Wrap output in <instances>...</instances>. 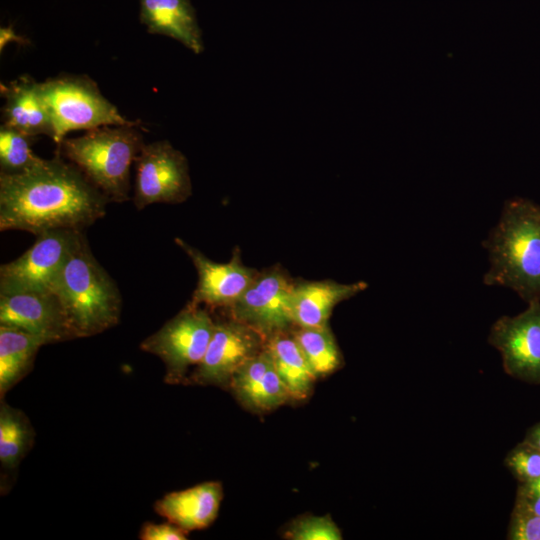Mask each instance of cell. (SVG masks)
<instances>
[{
  "label": "cell",
  "mask_w": 540,
  "mask_h": 540,
  "mask_svg": "<svg viewBox=\"0 0 540 540\" xmlns=\"http://www.w3.org/2000/svg\"><path fill=\"white\" fill-rule=\"evenodd\" d=\"M108 198L60 154L18 173H0V230L35 236L83 231L106 213Z\"/></svg>",
  "instance_id": "1"
},
{
  "label": "cell",
  "mask_w": 540,
  "mask_h": 540,
  "mask_svg": "<svg viewBox=\"0 0 540 540\" xmlns=\"http://www.w3.org/2000/svg\"><path fill=\"white\" fill-rule=\"evenodd\" d=\"M483 245L490 263L486 285L512 289L529 303L540 299V208L507 201Z\"/></svg>",
  "instance_id": "2"
},
{
  "label": "cell",
  "mask_w": 540,
  "mask_h": 540,
  "mask_svg": "<svg viewBox=\"0 0 540 540\" xmlns=\"http://www.w3.org/2000/svg\"><path fill=\"white\" fill-rule=\"evenodd\" d=\"M72 339L100 334L119 323V288L93 255L85 235L76 245L54 283Z\"/></svg>",
  "instance_id": "3"
},
{
  "label": "cell",
  "mask_w": 540,
  "mask_h": 540,
  "mask_svg": "<svg viewBox=\"0 0 540 540\" xmlns=\"http://www.w3.org/2000/svg\"><path fill=\"white\" fill-rule=\"evenodd\" d=\"M134 125L102 126L64 138L56 153L78 167L110 202L130 198V168L144 146Z\"/></svg>",
  "instance_id": "4"
},
{
  "label": "cell",
  "mask_w": 540,
  "mask_h": 540,
  "mask_svg": "<svg viewBox=\"0 0 540 540\" xmlns=\"http://www.w3.org/2000/svg\"><path fill=\"white\" fill-rule=\"evenodd\" d=\"M53 126L52 140L58 145L73 130L102 126L134 125L106 99L97 84L84 75H61L41 83Z\"/></svg>",
  "instance_id": "5"
},
{
  "label": "cell",
  "mask_w": 540,
  "mask_h": 540,
  "mask_svg": "<svg viewBox=\"0 0 540 540\" xmlns=\"http://www.w3.org/2000/svg\"><path fill=\"white\" fill-rule=\"evenodd\" d=\"M214 326L215 320L206 309L189 302L159 330L146 337L140 349L163 362L165 383L187 384L190 369L205 355Z\"/></svg>",
  "instance_id": "6"
},
{
  "label": "cell",
  "mask_w": 540,
  "mask_h": 540,
  "mask_svg": "<svg viewBox=\"0 0 540 540\" xmlns=\"http://www.w3.org/2000/svg\"><path fill=\"white\" fill-rule=\"evenodd\" d=\"M83 231L41 233L22 255L0 266V292H52L56 278L83 237Z\"/></svg>",
  "instance_id": "7"
},
{
  "label": "cell",
  "mask_w": 540,
  "mask_h": 540,
  "mask_svg": "<svg viewBox=\"0 0 540 540\" xmlns=\"http://www.w3.org/2000/svg\"><path fill=\"white\" fill-rule=\"evenodd\" d=\"M134 164L133 203L138 210L154 203L179 204L191 196L188 161L169 141L144 144Z\"/></svg>",
  "instance_id": "8"
},
{
  "label": "cell",
  "mask_w": 540,
  "mask_h": 540,
  "mask_svg": "<svg viewBox=\"0 0 540 540\" xmlns=\"http://www.w3.org/2000/svg\"><path fill=\"white\" fill-rule=\"evenodd\" d=\"M295 282L279 266L259 272L239 300L229 308L230 317L253 328L266 340L294 327L292 298Z\"/></svg>",
  "instance_id": "9"
},
{
  "label": "cell",
  "mask_w": 540,
  "mask_h": 540,
  "mask_svg": "<svg viewBox=\"0 0 540 540\" xmlns=\"http://www.w3.org/2000/svg\"><path fill=\"white\" fill-rule=\"evenodd\" d=\"M265 343L259 332L231 317L215 320L205 355L189 374L187 384L228 389L234 373L260 353Z\"/></svg>",
  "instance_id": "10"
},
{
  "label": "cell",
  "mask_w": 540,
  "mask_h": 540,
  "mask_svg": "<svg viewBox=\"0 0 540 540\" xmlns=\"http://www.w3.org/2000/svg\"><path fill=\"white\" fill-rule=\"evenodd\" d=\"M502 356L504 369L513 377L540 382V302L532 301L522 313L501 317L488 338Z\"/></svg>",
  "instance_id": "11"
},
{
  "label": "cell",
  "mask_w": 540,
  "mask_h": 540,
  "mask_svg": "<svg viewBox=\"0 0 540 540\" xmlns=\"http://www.w3.org/2000/svg\"><path fill=\"white\" fill-rule=\"evenodd\" d=\"M175 242L191 259L198 274L197 286L190 301L194 305L229 309L259 273L242 263L238 248L228 262L218 263L181 238H175Z\"/></svg>",
  "instance_id": "12"
},
{
  "label": "cell",
  "mask_w": 540,
  "mask_h": 540,
  "mask_svg": "<svg viewBox=\"0 0 540 540\" xmlns=\"http://www.w3.org/2000/svg\"><path fill=\"white\" fill-rule=\"evenodd\" d=\"M0 325L25 330L44 338L48 344L72 340L53 292H0Z\"/></svg>",
  "instance_id": "13"
},
{
  "label": "cell",
  "mask_w": 540,
  "mask_h": 540,
  "mask_svg": "<svg viewBox=\"0 0 540 540\" xmlns=\"http://www.w3.org/2000/svg\"><path fill=\"white\" fill-rule=\"evenodd\" d=\"M228 390L243 408L257 414L292 401L266 347L234 373Z\"/></svg>",
  "instance_id": "14"
},
{
  "label": "cell",
  "mask_w": 540,
  "mask_h": 540,
  "mask_svg": "<svg viewBox=\"0 0 540 540\" xmlns=\"http://www.w3.org/2000/svg\"><path fill=\"white\" fill-rule=\"evenodd\" d=\"M223 498L222 484L207 481L170 492L157 500L154 510L187 532L209 527L217 518Z\"/></svg>",
  "instance_id": "15"
},
{
  "label": "cell",
  "mask_w": 540,
  "mask_h": 540,
  "mask_svg": "<svg viewBox=\"0 0 540 540\" xmlns=\"http://www.w3.org/2000/svg\"><path fill=\"white\" fill-rule=\"evenodd\" d=\"M5 99L2 107L3 125L32 137L53 138V126L43 97L41 83L29 75L0 85Z\"/></svg>",
  "instance_id": "16"
},
{
  "label": "cell",
  "mask_w": 540,
  "mask_h": 540,
  "mask_svg": "<svg viewBox=\"0 0 540 540\" xmlns=\"http://www.w3.org/2000/svg\"><path fill=\"white\" fill-rule=\"evenodd\" d=\"M368 284L358 281L351 284L333 280L295 282L292 298L294 326L321 327L328 325L333 309L340 302L364 291Z\"/></svg>",
  "instance_id": "17"
},
{
  "label": "cell",
  "mask_w": 540,
  "mask_h": 540,
  "mask_svg": "<svg viewBox=\"0 0 540 540\" xmlns=\"http://www.w3.org/2000/svg\"><path fill=\"white\" fill-rule=\"evenodd\" d=\"M139 19L150 34L170 37L195 54L203 51L201 30L190 0H139Z\"/></svg>",
  "instance_id": "18"
},
{
  "label": "cell",
  "mask_w": 540,
  "mask_h": 540,
  "mask_svg": "<svg viewBox=\"0 0 540 540\" xmlns=\"http://www.w3.org/2000/svg\"><path fill=\"white\" fill-rule=\"evenodd\" d=\"M275 368L292 401L306 400L317 380L291 330L277 333L266 340Z\"/></svg>",
  "instance_id": "19"
},
{
  "label": "cell",
  "mask_w": 540,
  "mask_h": 540,
  "mask_svg": "<svg viewBox=\"0 0 540 540\" xmlns=\"http://www.w3.org/2000/svg\"><path fill=\"white\" fill-rule=\"evenodd\" d=\"M48 342L25 330L0 325V398L32 369L38 350Z\"/></svg>",
  "instance_id": "20"
},
{
  "label": "cell",
  "mask_w": 540,
  "mask_h": 540,
  "mask_svg": "<svg viewBox=\"0 0 540 540\" xmlns=\"http://www.w3.org/2000/svg\"><path fill=\"white\" fill-rule=\"evenodd\" d=\"M35 431L29 418L1 399L0 464L2 470L14 471L31 449Z\"/></svg>",
  "instance_id": "21"
},
{
  "label": "cell",
  "mask_w": 540,
  "mask_h": 540,
  "mask_svg": "<svg viewBox=\"0 0 540 540\" xmlns=\"http://www.w3.org/2000/svg\"><path fill=\"white\" fill-rule=\"evenodd\" d=\"M291 333L316 378L328 376L342 365V354L329 325L297 327Z\"/></svg>",
  "instance_id": "22"
},
{
  "label": "cell",
  "mask_w": 540,
  "mask_h": 540,
  "mask_svg": "<svg viewBox=\"0 0 540 540\" xmlns=\"http://www.w3.org/2000/svg\"><path fill=\"white\" fill-rule=\"evenodd\" d=\"M36 137L24 134L6 125L0 127V167L1 173L22 172L41 158L35 155L31 145Z\"/></svg>",
  "instance_id": "23"
},
{
  "label": "cell",
  "mask_w": 540,
  "mask_h": 540,
  "mask_svg": "<svg viewBox=\"0 0 540 540\" xmlns=\"http://www.w3.org/2000/svg\"><path fill=\"white\" fill-rule=\"evenodd\" d=\"M284 538L291 540H341L342 533L329 515H305L293 520Z\"/></svg>",
  "instance_id": "24"
},
{
  "label": "cell",
  "mask_w": 540,
  "mask_h": 540,
  "mask_svg": "<svg viewBox=\"0 0 540 540\" xmlns=\"http://www.w3.org/2000/svg\"><path fill=\"white\" fill-rule=\"evenodd\" d=\"M507 465L522 481L540 477V451L532 446L518 448L507 458Z\"/></svg>",
  "instance_id": "25"
},
{
  "label": "cell",
  "mask_w": 540,
  "mask_h": 540,
  "mask_svg": "<svg viewBox=\"0 0 540 540\" xmlns=\"http://www.w3.org/2000/svg\"><path fill=\"white\" fill-rule=\"evenodd\" d=\"M508 536L512 540H540V516L516 506Z\"/></svg>",
  "instance_id": "26"
},
{
  "label": "cell",
  "mask_w": 540,
  "mask_h": 540,
  "mask_svg": "<svg viewBox=\"0 0 540 540\" xmlns=\"http://www.w3.org/2000/svg\"><path fill=\"white\" fill-rule=\"evenodd\" d=\"M189 532L167 521L166 523L145 522L139 532L141 540H186Z\"/></svg>",
  "instance_id": "27"
},
{
  "label": "cell",
  "mask_w": 540,
  "mask_h": 540,
  "mask_svg": "<svg viewBox=\"0 0 540 540\" xmlns=\"http://www.w3.org/2000/svg\"><path fill=\"white\" fill-rule=\"evenodd\" d=\"M517 506L540 516V477L524 482L519 492Z\"/></svg>",
  "instance_id": "28"
},
{
  "label": "cell",
  "mask_w": 540,
  "mask_h": 540,
  "mask_svg": "<svg viewBox=\"0 0 540 540\" xmlns=\"http://www.w3.org/2000/svg\"><path fill=\"white\" fill-rule=\"evenodd\" d=\"M0 36L1 49L11 40L17 41L18 43H23V39L16 35L11 27H2L0 30Z\"/></svg>",
  "instance_id": "29"
},
{
  "label": "cell",
  "mask_w": 540,
  "mask_h": 540,
  "mask_svg": "<svg viewBox=\"0 0 540 540\" xmlns=\"http://www.w3.org/2000/svg\"><path fill=\"white\" fill-rule=\"evenodd\" d=\"M529 445L540 451V425L531 434Z\"/></svg>",
  "instance_id": "30"
}]
</instances>
